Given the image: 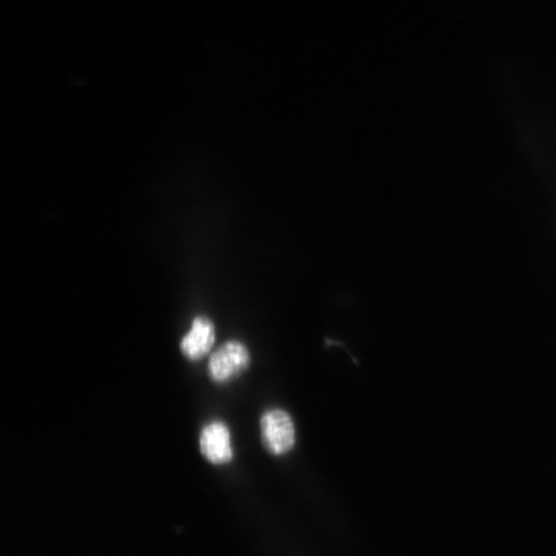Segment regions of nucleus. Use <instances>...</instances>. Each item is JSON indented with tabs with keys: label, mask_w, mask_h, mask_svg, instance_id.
<instances>
[{
	"label": "nucleus",
	"mask_w": 556,
	"mask_h": 556,
	"mask_svg": "<svg viewBox=\"0 0 556 556\" xmlns=\"http://www.w3.org/2000/svg\"><path fill=\"white\" fill-rule=\"evenodd\" d=\"M252 362L249 347L238 340H229L212 354L208 361V375L218 385L229 384L245 373Z\"/></svg>",
	"instance_id": "2"
},
{
	"label": "nucleus",
	"mask_w": 556,
	"mask_h": 556,
	"mask_svg": "<svg viewBox=\"0 0 556 556\" xmlns=\"http://www.w3.org/2000/svg\"><path fill=\"white\" fill-rule=\"evenodd\" d=\"M216 337L213 321L207 317H197L181 340V351L188 360L200 361L212 352Z\"/></svg>",
	"instance_id": "4"
},
{
	"label": "nucleus",
	"mask_w": 556,
	"mask_h": 556,
	"mask_svg": "<svg viewBox=\"0 0 556 556\" xmlns=\"http://www.w3.org/2000/svg\"><path fill=\"white\" fill-rule=\"evenodd\" d=\"M199 446L205 460L215 466L229 464L234 458L232 436L224 422L207 424L200 433Z\"/></svg>",
	"instance_id": "3"
},
{
	"label": "nucleus",
	"mask_w": 556,
	"mask_h": 556,
	"mask_svg": "<svg viewBox=\"0 0 556 556\" xmlns=\"http://www.w3.org/2000/svg\"><path fill=\"white\" fill-rule=\"evenodd\" d=\"M261 442L267 453L283 457L291 453L296 444V426L291 414L282 408L266 410L260 419Z\"/></svg>",
	"instance_id": "1"
}]
</instances>
